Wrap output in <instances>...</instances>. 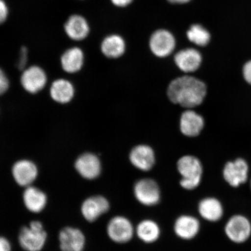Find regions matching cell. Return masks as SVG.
Wrapping results in <instances>:
<instances>
[{"instance_id": "cell-16", "label": "cell", "mask_w": 251, "mask_h": 251, "mask_svg": "<svg viewBox=\"0 0 251 251\" xmlns=\"http://www.w3.org/2000/svg\"><path fill=\"white\" fill-rule=\"evenodd\" d=\"M204 126L203 118L197 112L187 110L181 116L180 127L185 136L193 137L199 136Z\"/></svg>"}, {"instance_id": "cell-3", "label": "cell", "mask_w": 251, "mask_h": 251, "mask_svg": "<svg viewBox=\"0 0 251 251\" xmlns=\"http://www.w3.org/2000/svg\"><path fill=\"white\" fill-rule=\"evenodd\" d=\"M46 238V232L42 223L38 221L31 222L29 227L22 228L19 235L21 246L27 251H40L45 246Z\"/></svg>"}, {"instance_id": "cell-18", "label": "cell", "mask_w": 251, "mask_h": 251, "mask_svg": "<svg viewBox=\"0 0 251 251\" xmlns=\"http://www.w3.org/2000/svg\"><path fill=\"white\" fill-rule=\"evenodd\" d=\"M200 222L193 216H181L175 224V231L178 237L184 240H191L196 236L200 230Z\"/></svg>"}, {"instance_id": "cell-9", "label": "cell", "mask_w": 251, "mask_h": 251, "mask_svg": "<svg viewBox=\"0 0 251 251\" xmlns=\"http://www.w3.org/2000/svg\"><path fill=\"white\" fill-rule=\"evenodd\" d=\"M21 81L22 85L27 92L36 93L45 87L47 76L42 68L33 66L24 72Z\"/></svg>"}, {"instance_id": "cell-14", "label": "cell", "mask_w": 251, "mask_h": 251, "mask_svg": "<svg viewBox=\"0 0 251 251\" xmlns=\"http://www.w3.org/2000/svg\"><path fill=\"white\" fill-rule=\"evenodd\" d=\"M37 169L32 162L21 160L12 168V175L16 182L21 186L29 187L37 176Z\"/></svg>"}, {"instance_id": "cell-33", "label": "cell", "mask_w": 251, "mask_h": 251, "mask_svg": "<svg viewBox=\"0 0 251 251\" xmlns=\"http://www.w3.org/2000/svg\"></svg>"}, {"instance_id": "cell-17", "label": "cell", "mask_w": 251, "mask_h": 251, "mask_svg": "<svg viewBox=\"0 0 251 251\" xmlns=\"http://www.w3.org/2000/svg\"><path fill=\"white\" fill-rule=\"evenodd\" d=\"M64 28L68 37L76 41L86 38L90 31L89 25L86 19L79 15H72L69 18Z\"/></svg>"}, {"instance_id": "cell-19", "label": "cell", "mask_w": 251, "mask_h": 251, "mask_svg": "<svg viewBox=\"0 0 251 251\" xmlns=\"http://www.w3.org/2000/svg\"><path fill=\"white\" fill-rule=\"evenodd\" d=\"M200 214L210 222L219 221L224 215V208L221 202L215 198H206L201 201L199 205Z\"/></svg>"}, {"instance_id": "cell-32", "label": "cell", "mask_w": 251, "mask_h": 251, "mask_svg": "<svg viewBox=\"0 0 251 251\" xmlns=\"http://www.w3.org/2000/svg\"><path fill=\"white\" fill-rule=\"evenodd\" d=\"M169 2L171 3H177V4H184V3H187L191 1V0H168Z\"/></svg>"}, {"instance_id": "cell-23", "label": "cell", "mask_w": 251, "mask_h": 251, "mask_svg": "<svg viewBox=\"0 0 251 251\" xmlns=\"http://www.w3.org/2000/svg\"><path fill=\"white\" fill-rule=\"evenodd\" d=\"M126 46L125 41L121 36L111 35L103 40L101 51L110 58H117L124 54Z\"/></svg>"}, {"instance_id": "cell-13", "label": "cell", "mask_w": 251, "mask_h": 251, "mask_svg": "<svg viewBox=\"0 0 251 251\" xmlns=\"http://www.w3.org/2000/svg\"><path fill=\"white\" fill-rule=\"evenodd\" d=\"M131 164L139 170L147 172L151 170L155 164V154L150 147L139 145L131 150L130 153Z\"/></svg>"}, {"instance_id": "cell-10", "label": "cell", "mask_w": 251, "mask_h": 251, "mask_svg": "<svg viewBox=\"0 0 251 251\" xmlns=\"http://www.w3.org/2000/svg\"><path fill=\"white\" fill-rule=\"evenodd\" d=\"M75 168L81 176L89 180L98 177L101 171L98 157L91 153H84L78 157L75 162Z\"/></svg>"}, {"instance_id": "cell-25", "label": "cell", "mask_w": 251, "mask_h": 251, "mask_svg": "<svg viewBox=\"0 0 251 251\" xmlns=\"http://www.w3.org/2000/svg\"><path fill=\"white\" fill-rule=\"evenodd\" d=\"M187 36L191 42L199 46H205L209 42V31L200 25H194L187 31Z\"/></svg>"}, {"instance_id": "cell-2", "label": "cell", "mask_w": 251, "mask_h": 251, "mask_svg": "<svg viewBox=\"0 0 251 251\" xmlns=\"http://www.w3.org/2000/svg\"><path fill=\"white\" fill-rule=\"evenodd\" d=\"M177 170L182 176L180 186L187 190H193L199 186L201 181L202 166L195 156L186 155L178 160Z\"/></svg>"}, {"instance_id": "cell-11", "label": "cell", "mask_w": 251, "mask_h": 251, "mask_svg": "<svg viewBox=\"0 0 251 251\" xmlns=\"http://www.w3.org/2000/svg\"><path fill=\"white\" fill-rule=\"evenodd\" d=\"M59 238L62 251H83L84 249L85 238L78 229L72 227L62 229Z\"/></svg>"}, {"instance_id": "cell-21", "label": "cell", "mask_w": 251, "mask_h": 251, "mask_svg": "<svg viewBox=\"0 0 251 251\" xmlns=\"http://www.w3.org/2000/svg\"><path fill=\"white\" fill-rule=\"evenodd\" d=\"M24 201L28 210L34 213H38L45 208L47 197L38 188L29 186L24 193Z\"/></svg>"}, {"instance_id": "cell-15", "label": "cell", "mask_w": 251, "mask_h": 251, "mask_svg": "<svg viewBox=\"0 0 251 251\" xmlns=\"http://www.w3.org/2000/svg\"><path fill=\"white\" fill-rule=\"evenodd\" d=\"M175 62L180 70L185 73L196 71L202 62V56L193 49L181 50L175 56Z\"/></svg>"}, {"instance_id": "cell-24", "label": "cell", "mask_w": 251, "mask_h": 251, "mask_svg": "<svg viewBox=\"0 0 251 251\" xmlns=\"http://www.w3.org/2000/svg\"><path fill=\"white\" fill-rule=\"evenodd\" d=\"M136 233L140 240L144 242L151 243L158 239L160 229L155 222L151 220H145L137 226Z\"/></svg>"}, {"instance_id": "cell-12", "label": "cell", "mask_w": 251, "mask_h": 251, "mask_svg": "<svg viewBox=\"0 0 251 251\" xmlns=\"http://www.w3.org/2000/svg\"><path fill=\"white\" fill-rule=\"evenodd\" d=\"M109 209L108 200L102 196L91 197L84 201L81 206V213L87 221H95Z\"/></svg>"}, {"instance_id": "cell-29", "label": "cell", "mask_w": 251, "mask_h": 251, "mask_svg": "<svg viewBox=\"0 0 251 251\" xmlns=\"http://www.w3.org/2000/svg\"><path fill=\"white\" fill-rule=\"evenodd\" d=\"M243 74L245 80L251 84V61L245 64L243 68Z\"/></svg>"}, {"instance_id": "cell-31", "label": "cell", "mask_w": 251, "mask_h": 251, "mask_svg": "<svg viewBox=\"0 0 251 251\" xmlns=\"http://www.w3.org/2000/svg\"><path fill=\"white\" fill-rule=\"evenodd\" d=\"M133 0H111L113 4L118 7H124L129 5Z\"/></svg>"}, {"instance_id": "cell-6", "label": "cell", "mask_w": 251, "mask_h": 251, "mask_svg": "<svg viewBox=\"0 0 251 251\" xmlns=\"http://www.w3.org/2000/svg\"><path fill=\"white\" fill-rule=\"evenodd\" d=\"M249 165L242 158L228 162L224 169L226 181L233 187H238L247 181L249 177Z\"/></svg>"}, {"instance_id": "cell-4", "label": "cell", "mask_w": 251, "mask_h": 251, "mask_svg": "<svg viewBox=\"0 0 251 251\" xmlns=\"http://www.w3.org/2000/svg\"><path fill=\"white\" fill-rule=\"evenodd\" d=\"M225 233L229 239L234 243L246 242L251 234V223L243 215L232 216L226 225Z\"/></svg>"}, {"instance_id": "cell-28", "label": "cell", "mask_w": 251, "mask_h": 251, "mask_svg": "<svg viewBox=\"0 0 251 251\" xmlns=\"http://www.w3.org/2000/svg\"><path fill=\"white\" fill-rule=\"evenodd\" d=\"M27 59V50L26 47H23L21 50L20 61L18 62V67L22 70L25 68L26 64Z\"/></svg>"}, {"instance_id": "cell-22", "label": "cell", "mask_w": 251, "mask_h": 251, "mask_svg": "<svg viewBox=\"0 0 251 251\" xmlns=\"http://www.w3.org/2000/svg\"><path fill=\"white\" fill-rule=\"evenodd\" d=\"M74 93V87L70 81L62 78L54 81L50 89L51 98L55 101L61 103L70 102Z\"/></svg>"}, {"instance_id": "cell-27", "label": "cell", "mask_w": 251, "mask_h": 251, "mask_svg": "<svg viewBox=\"0 0 251 251\" xmlns=\"http://www.w3.org/2000/svg\"><path fill=\"white\" fill-rule=\"evenodd\" d=\"M9 81L4 72L0 69V96L5 93L8 89Z\"/></svg>"}, {"instance_id": "cell-1", "label": "cell", "mask_w": 251, "mask_h": 251, "mask_svg": "<svg viewBox=\"0 0 251 251\" xmlns=\"http://www.w3.org/2000/svg\"><path fill=\"white\" fill-rule=\"evenodd\" d=\"M206 94L205 84L190 76L176 78L169 84L168 89V96L171 102L187 108L201 104Z\"/></svg>"}, {"instance_id": "cell-8", "label": "cell", "mask_w": 251, "mask_h": 251, "mask_svg": "<svg viewBox=\"0 0 251 251\" xmlns=\"http://www.w3.org/2000/svg\"><path fill=\"white\" fill-rule=\"evenodd\" d=\"M176 46L175 37L169 31L159 30L151 37L150 46L153 54L158 57H166L174 51Z\"/></svg>"}, {"instance_id": "cell-20", "label": "cell", "mask_w": 251, "mask_h": 251, "mask_svg": "<svg viewBox=\"0 0 251 251\" xmlns=\"http://www.w3.org/2000/svg\"><path fill=\"white\" fill-rule=\"evenodd\" d=\"M83 61V52L78 47H73L67 50L61 57L63 70L70 74L79 71L82 67Z\"/></svg>"}, {"instance_id": "cell-26", "label": "cell", "mask_w": 251, "mask_h": 251, "mask_svg": "<svg viewBox=\"0 0 251 251\" xmlns=\"http://www.w3.org/2000/svg\"><path fill=\"white\" fill-rule=\"evenodd\" d=\"M8 8L4 0H0V25L4 24L8 18Z\"/></svg>"}, {"instance_id": "cell-7", "label": "cell", "mask_w": 251, "mask_h": 251, "mask_svg": "<svg viewBox=\"0 0 251 251\" xmlns=\"http://www.w3.org/2000/svg\"><path fill=\"white\" fill-rule=\"evenodd\" d=\"M108 236L112 241L118 243H126L133 236L132 224L123 216H116L109 222L107 226Z\"/></svg>"}, {"instance_id": "cell-5", "label": "cell", "mask_w": 251, "mask_h": 251, "mask_svg": "<svg viewBox=\"0 0 251 251\" xmlns=\"http://www.w3.org/2000/svg\"><path fill=\"white\" fill-rule=\"evenodd\" d=\"M135 197L141 204L153 206L158 203L161 197L158 184L150 178L138 181L134 188Z\"/></svg>"}, {"instance_id": "cell-30", "label": "cell", "mask_w": 251, "mask_h": 251, "mask_svg": "<svg viewBox=\"0 0 251 251\" xmlns=\"http://www.w3.org/2000/svg\"><path fill=\"white\" fill-rule=\"evenodd\" d=\"M0 251H11L10 244L5 238L0 237Z\"/></svg>"}]
</instances>
